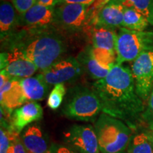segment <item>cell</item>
<instances>
[{
    "label": "cell",
    "mask_w": 153,
    "mask_h": 153,
    "mask_svg": "<svg viewBox=\"0 0 153 153\" xmlns=\"http://www.w3.org/2000/svg\"><path fill=\"white\" fill-rule=\"evenodd\" d=\"M92 89L100 99L102 113L133 128L145 111L144 101L137 95L131 70L116 63L104 79L97 80Z\"/></svg>",
    "instance_id": "cell-1"
},
{
    "label": "cell",
    "mask_w": 153,
    "mask_h": 153,
    "mask_svg": "<svg viewBox=\"0 0 153 153\" xmlns=\"http://www.w3.org/2000/svg\"><path fill=\"white\" fill-rule=\"evenodd\" d=\"M9 48L22 51L43 72L60 60L65 52L66 45L60 33L50 27L26 28L7 38Z\"/></svg>",
    "instance_id": "cell-2"
},
{
    "label": "cell",
    "mask_w": 153,
    "mask_h": 153,
    "mask_svg": "<svg viewBox=\"0 0 153 153\" xmlns=\"http://www.w3.org/2000/svg\"><path fill=\"white\" fill-rule=\"evenodd\" d=\"M102 112L98 95L93 89L76 86L68 91L62 113L70 119L95 122Z\"/></svg>",
    "instance_id": "cell-3"
},
{
    "label": "cell",
    "mask_w": 153,
    "mask_h": 153,
    "mask_svg": "<svg viewBox=\"0 0 153 153\" xmlns=\"http://www.w3.org/2000/svg\"><path fill=\"white\" fill-rule=\"evenodd\" d=\"M94 128L101 153H119L128 146L131 130L122 120L102 113L94 122Z\"/></svg>",
    "instance_id": "cell-4"
},
{
    "label": "cell",
    "mask_w": 153,
    "mask_h": 153,
    "mask_svg": "<svg viewBox=\"0 0 153 153\" xmlns=\"http://www.w3.org/2000/svg\"><path fill=\"white\" fill-rule=\"evenodd\" d=\"M153 50V32L137 31L121 27L117 33V63L134 61L143 53Z\"/></svg>",
    "instance_id": "cell-5"
},
{
    "label": "cell",
    "mask_w": 153,
    "mask_h": 153,
    "mask_svg": "<svg viewBox=\"0 0 153 153\" xmlns=\"http://www.w3.org/2000/svg\"><path fill=\"white\" fill-rule=\"evenodd\" d=\"M89 6L81 4L61 3L55 8L53 25L66 32H76L89 26Z\"/></svg>",
    "instance_id": "cell-6"
},
{
    "label": "cell",
    "mask_w": 153,
    "mask_h": 153,
    "mask_svg": "<svg viewBox=\"0 0 153 153\" xmlns=\"http://www.w3.org/2000/svg\"><path fill=\"white\" fill-rule=\"evenodd\" d=\"M131 72L137 95L146 102L153 86V50L143 53L133 61Z\"/></svg>",
    "instance_id": "cell-7"
},
{
    "label": "cell",
    "mask_w": 153,
    "mask_h": 153,
    "mask_svg": "<svg viewBox=\"0 0 153 153\" xmlns=\"http://www.w3.org/2000/svg\"><path fill=\"white\" fill-rule=\"evenodd\" d=\"M1 71L9 76L16 79H24L32 76L38 68L28 60L24 52L17 48H9V51L0 55Z\"/></svg>",
    "instance_id": "cell-8"
},
{
    "label": "cell",
    "mask_w": 153,
    "mask_h": 153,
    "mask_svg": "<svg viewBox=\"0 0 153 153\" xmlns=\"http://www.w3.org/2000/svg\"><path fill=\"white\" fill-rule=\"evenodd\" d=\"M65 142L77 153H99L98 138L90 125H74L64 133Z\"/></svg>",
    "instance_id": "cell-9"
},
{
    "label": "cell",
    "mask_w": 153,
    "mask_h": 153,
    "mask_svg": "<svg viewBox=\"0 0 153 153\" xmlns=\"http://www.w3.org/2000/svg\"><path fill=\"white\" fill-rule=\"evenodd\" d=\"M83 71L76 58L69 57L57 61L41 74L46 83L51 86L74 81Z\"/></svg>",
    "instance_id": "cell-10"
},
{
    "label": "cell",
    "mask_w": 153,
    "mask_h": 153,
    "mask_svg": "<svg viewBox=\"0 0 153 153\" xmlns=\"http://www.w3.org/2000/svg\"><path fill=\"white\" fill-rule=\"evenodd\" d=\"M55 7L37 3L19 17L18 23L26 28L50 27L54 23Z\"/></svg>",
    "instance_id": "cell-11"
},
{
    "label": "cell",
    "mask_w": 153,
    "mask_h": 153,
    "mask_svg": "<svg viewBox=\"0 0 153 153\" xmlns=\"http://www.w3.org/2000/svg\"><path fill=\"white\" fill-rule=\"evenodd\" d=\"M43 111L41 105L35 101L25 104L12 112L11 116V129L20 134L26 126L41 120Z\"/></svg>",
    "instance_id": "cell-12"
},
{
    "label": "cell",
    "mask_w": 153,
    "mask_h": 153,
    "mask_svg": "<svg viewBox=\"0 0 153 153\" xmlns=\"http://www.w3.org/2000/svg\"><path fill=\"white\" fill-rule=\"evenodd\" d=\"M0 102L1 107L10 113L27 102L20 79L11 77L0 87Z\"/></svg>",
    "instance_id": "cell-13"
},
{
    "label": "cell",
    "mask_w": 153,
    "mask_h": 153,
    "mask_svg": "<svg viewBox=\"0 0 153 153\" xmlns=\"http://www.w3.org/2000/svg\"><path fill=\"white\" fill-rule=\"evenodd\" d=\"M20 137L29 153H50L48 137L37 124L28 126Z\"/></svg>",
    "instance_id": "cell-14"
},
{
    "label": "cell",
    "mask_w": 153,
    "mask_h": 153,
    "mask_svg": "<svg viewBox=\"0 0 153 153\" xmlns=\"http://www.w3.org/2000/svg\"><path fill=\"white\" fill-rule=\"evenodd\" d=\"M124 7L120 4L109 2L96 16L91 22V26L115 29L123 26Z\"/></svg>",
    "instance_id": "cell-15"
},
{
    "label": "cell",
    "mask_w": 153,
    "mask_h": 153,
    "mask_svg": "<svg viewBox=\"0 0 153 153\" xmlns=\"http://www.w3.org/2000/svg\"><path fill=\"white\" fill-rule=\"evenodd\" d=\"M20 83L27 101L43 100L50 90V85L46 83L42 74L34 76L20 79Z\"/></svg>",
    "instance_id": "cell-16"
},
{
    "label": "cell",
    "mask_w": 153,
    "mask_h": 153,
    "mask_svg": "<svg viewBox=\"0 0 153 153\" xmlns=\"http://www.w3.org/2000/svg\"><path fill=\"white\" fill-rule=\"evenodd\" d=\"M19 22L16 9L8 0H1L0 4V34L1 41L8 38L13 34V30Z\"/></svg>",
    "instance_id": "cell-17"
},
{
    "label": "cell",
    "mask_w": 153,
    "mask_h": 153,
    "mask_svg": "<svg viewBox=\"0 0 153 153\" xmlns=\"http://www.w3.org/2000/svg\"><path fill=\"white\" fill-rule=\"evenodd\" d=\"M76 60L82 67L84 71L87 72L91 78L96 80L104 79L109 73L111 69L101 65L92 56L90 46H88L79 53Z\"/></svg>",
    "instance_id": "cell-18"
},
{
    "label": "cell",
    "mask_w": 153,
    "mask_h": 153,
    "mask_svg": "<svg viewBox=\"0 0 153 153\" xmlns=\"http://www.w3.org/2000/svg\"><path fill=\"white\" fill-rule=\"evenodd\" d=\"M116 36L115 29L93 26L91 29V46L116 51Z\"/></svg>",
    "instance_id": "cell-19"
},
{
    "label": "cell",
    "mask_w": 153,
    "mask_h": 153,
    "mask_svg": "<svg viewBox=\"0 0 153 153\" xmlns=\"http://www.w3.org/2000/svg\"><path fill=\"white\" fill-rule=\"evenodd\" d=\"M128 147V153H153V132L131 137Z\"/></svg>",
    "instance_id": "cell-20"
},
{
    "label": "cell",
    "mask_w": 153,
    "mask_h": 153,
    "mask_svg": "<svg viewBox=\"0 0 153 153\" xmlns=\"http://www.w3.org/2000/svg\"><path fill=\"white\" fill-rule=\"evenodd\" d=\"M148 24V20L140 13L131 7H125L122 27L137 31H145Z\"/></svg>",
    "instance_id": "cell-21"
},
{
    "label": "cell",
    "mask_w": 153,
    "mask_h": 153,
    "mask_svg": "<svg viewBox=\"0 0 153 153\" xmlns=\"http://www.w3.org/2000/svg\"><path fill=\"white\" fill-rule=\"evenodd\" d=\"M120 4L135 9L153 25V0H123Z\"/></svg>",
    "instance_id": "cell-22"
},
{
    "label": "cell",
    "mask_w": 153,
    "mask_h": 153,
    "mask_svg": "<svg viewBox=\"0 0 153 153\" xmlns=\"http://www.w3.org/2000/svg\"><path fill=\"white\" fill-rule=\"evenodd\" d=\"M90 51L95 60L104 68L111 69L117 63L116 51L97 48L93 46H90Z\"/></svg>",
    "instance_id": "cell-23"
},
{
    "label": "cell",
    "mask_w": 153,
    "mask_h": 153,
    "mask_svg": "<svg viewBox=\"0 0 153 153\" xmlns=\"http://www.w3.org/2000/svg\"><path fill=\"white\" fill-rule=\"evenodd\" d=\"M65 94L66 88L64 84H58L55 85L48 96L47 101L48 106L53 110L57 109L62 104Z\"/></svg>",
    "instance_id": "cell-24"
},
{
    "label": "cell",
    "mask_w": 153,
    "mask_h": 153,
    "mask_svg": "<svg viewBox=\"0 0 153 153\" xmlns=\"http://www.w3.org/2000/svg\"><path fill=\"white\" fill-rule=\"evenodd\" d=\"M17 133L11 129L1 127L0 130V153H8L11 140ZM18 134V133H17Z\"/></svg>",
    "instance_id": "cell-25"
},
{
    "label": "cell",
    "mask_w": 153,
    "mask_h": 153,
    "mask_svg": "<svg viewBox=\"0 0 153 153\" xmlns=\"http://www.w3.org/2000/svg\"><path fill=\"white\" fill-rule=\"evenodd\" d=\"M142 120L151 131H153V86L148 101V105L142 115Z\"/></svg>",
    "instance_id": "cell-26"
},
{
    "label": "cell",
    "mask_w": 153,
    "mask_h": 153,
    "mask_svg": "<svg viewBox=\"0 0 153 153\" xmlns=\"http://www.w3.org/2000/svg\"><path fill=\"white\" fill-rule=\"evenodd\" d=\"M38 0H11L15 9L19 15L24 14L37 4Z\"/></svg>",
    "instance_id": "cell-27"
},
{
    "label": "cell",
    "mask_w": 153,
    "mask_h": 153,
    "mask_svg": "<svg viewBox=\"0 0 153 153\" xmlns=\"http://www.w3.org/2000/svg\"><path fill=\"white\" fill-rule=\"evenodd\" d=\"M8 153H29L23 144L19 134H15L13 137Z\"/></svg>",
    "instance_id": "cell-28"
},
{
    "label": "cell",
    "mask_w": 153,
    "mask_h": 153,
    "mask_svg": "<svg viewBox=\"0 0 153 153\" xmlns=\"http://www.w3.org/2000/svg\"><path fill=\"white\" fill-rule=\"evenodd\" d=\"M50 153H77L76 151L72 150L71 148H69L65 145L61 144L53 143L51 144Z\"/></svg>",
    "instance_id": "cell-29"
},
{
    "label": "cell",
    "mask_w": 153,
    "mask_h": 153,
    "mask_svg": "<svg viewBox=\"0 0 153 153\" xmlns=\"http://www.w3.org/2000/svg\"><path fill=\"white\" fill-rule=\"evenodd\" d=\"M94 0H60V3H70V4H81L87 6H91Z\"/></svg>",
    "instance_id": "cell-30"
},
{
    "label": "cell",
    "mask_w": 153,
    "mask_h": 153,
    "mask_svg": "<svg viewBox=\"0 0 153 153\" xmlns=\"http://www.w3.org/2000/svg\"><path fill=\"white\" fill-rule=\"evenodd\" d=\"M38 3L48 7H55V5L60 3V0H38Z\"/></svg>",
    "instance_id": "cell-31"
},
{
    "label": "cell",
    "mask_w": 153,
    "mask_h": 153,
    "mask_svg": "<svg viewBox=\"0 0 153 153\" xmlns=\"http://www.w3.org/2000/svg\"><path fill=\"white\" fill-rule=\"evenodd\" d=\"M123 0H111V3H115V4H120L122 2Z\"/></svg>",
    "instance_id": "cell-32"
},
{
    "label": "cell",
    "mask_w": 153,
    "mask_h": 153,
    "mask_svg": "<svg viewBox=\"0 0 153 153\" xmlns=\"http://www.w3.org/2000/svg\"><path fill=\"white\" fill-rule=\"evenodd\" d=\"M119 153H126V152L123 151V152H119Z\"/></svg>",
    "instance_id": "cell-33"
}]
</instances>
